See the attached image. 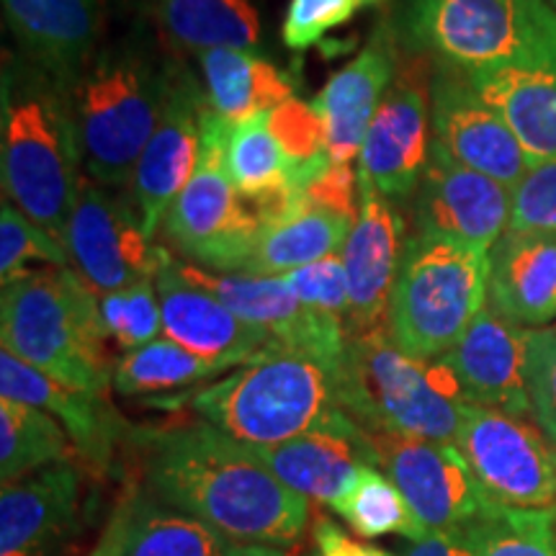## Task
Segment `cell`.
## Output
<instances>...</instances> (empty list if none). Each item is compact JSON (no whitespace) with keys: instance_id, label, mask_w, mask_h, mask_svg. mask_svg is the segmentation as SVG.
Returning <instances> with one entry per match:
<instances>
[{"instance_id":"6da1fadb","label":"cell","mask_w":556,"mask_h":556,"mask_svg":"<svg viewBox=\"0 0 556 556\" xmlns=\"http://www.w3.org/2000/svg\"><path fill=\"white\" fill-rule=\"evenodd\" d=\"M142 490L201 520L232 544L294 546L307 533L312 500L289 490L245 443L212 422L135 430Z\"/></svg>"},{"instance_id":"7a4b0ae2","label":"cell","mask_w":556,"mask_h":556,"mask_svg":"<svg viewBox=\"0 0 556 556\" xmlns=\"http://www.w3.org/2000/svg\"><path fill=\"white\" fill-rule=\"evenodd\" d=\"M3 191L31 222L67 245L83 148L73 93L26 58H9L0 99Z\"/></svg>"},{"instance_id":"3957f363","label":"cell","mask_w":556,"mask_h":556,"mask_svg":"<svg viewBox=\"0 0 556 556\" xmlns=\"http://www.w3.org/2000/svg\"><path fill=\"white\" fill-rule=\"evenodd\" d=\"M0 340L3 351L70 389L109 397L114 387L101 302L78 270L41 266L5 283Z\"/></svg>"},{"instance_id":"277c9868","label":"cell","mask_w":556,"mask_h":556,"mask_svg":"<svg viewBox=\"0 0 556 556\" xmlns=\"http://www.w3.org/2000/svg\"><path fill=\"white\" fill-rule=\"evenodd\" d=\"M189 405L245 446H278L353 420L340 402V374L276 343L229 377L189 394Z\"/></svg>"},{"instance_id":"5b68a950","label":"cell","mask_w":556,"mask_h":556,"mask_svg":"<svg viewBox=\"0 0 556 556\" xmlns=\"http://www.w3.org/2000/svg\"><path fill=\"white\" fill-rule=\"evenodd\" d=\"M340 402L361 428L456 443L469 405L446 361H420L394 345L387 328L348 336Z\"/></svg>"},{"instance_id":"8992f818","label":"cell","mask_w":556,"mask_h":556,"mask_svg":"<svg viewBox=\"0 0 556 556\" xmlns=\"http://www.w3.org/2000/svg\"><path fill=\"white\" fill-rule=\"evenodd\" d=\"M168 62L137 45L96 54L73 88L83 168L106 189H127L168 99Z\"/></svg>"},{"instance_id":"52a82bcc","label":"cell","mask_w":556,"mask_h":556,"mask_svg":"<svg viewBox=\"0 0 556 556\" xmlns=\"http://www.w3.org/2000/svg\"><path fill=\"white\" fill-rule=\"evenodd\" d=\"M490 250L443 235L407 238L387 309V330L407 356H446L486 304Z\"/></svg>"},{"instance_id":"ba28073f","label":"cell","mask_w":556,"mask_h":556,"mask_svg":"<svg viewBox=\"0 0 556 556\" xmlns=\"http://www.w3.org/2000/svg\"><path fill=\"white\" fill-rule=\"evenodd\" d=\"M402 31L420 54L467 75L556 62L546 0H405Z\"/></svg>"},{"instance_id":"9c48e42d","label":"cell","mask_w":556,"mask_h":556,"mask_svg":"<svg viewBox=\"0 0 556 556\" xmlns=\"http://www.w3.org/2000/svg\"><path fill=\"white\" fill-rule=\"evenodd\" d=\"M229 127L232 124L222 122L206 103L197 170L163 222L165 238L186 261L217 274H240L261 235L242 214L238 189L227 173Z\"/></svg>"},{"instance_id":"30bf717a","label":"cell","mask_w":556,"mask_h":556,"mask_svg":"<svg viewBox=\"0 0 556 556\" xmlns=\"http://www.w3.org/2000/svg\"><path fill=\"white\" fill-rule=\"evenodd\" d=\"M67 250L78 274L106 296L142 281H155L165 248L148 238L131 193L80 180L67 225Z\"/></svg>"},{"instance_id":"8fae6325","label":"cell","mask_w":556,"mask_h":556,"mask_svg":"<svg viewBox=\"0 0 556 556\" xmlns=\"http://www.w3.org/2000/svg\"><path fill=\"white\" fill-rule=\"evenodd\" d=\"M456 446L486 495L513 507L556 505V448L539 426L503 409L467 405Z\"/></svg>"},{"instance_id":"7c38bea8","label":"cell","mask_w":556,"mask_h":556,"mask_svg":"<svg viewBox=\"0 0 556 556\" xmlns=\"http://www.w3.org/2000/svg\"><path fill=\"white\" fill-rule=\"evenodd\" d=\"M173 263L186 281L219 299L248 325L266 330L276 345L317 358L340 374L348 348L345 323L330 312L304 307L281 276L217 274L189 261L173 258Z\"/></svg>"},{"instance_id":"4fadbf2b","label":"cell","mask_w":556,"mask_h":556,"mask_svg":"<svg viewBox=\"0 0 556 556\" xmlns=\"http://www.w3.org/2000/svg\"><path fill=\"white\" fill-rule=\"evenodd\" d=\"M371 446L377 467L400 486L430 536L462 531L492 500L456 443L371 433Z\"/></svg>"},{"instance_id":"5bb4252c","label":"cell","mask_w":556,"mask_h":556,"mask_svg":"<svg viewBox=\"0 0 556 556\" xmlns=\"http://www.w3.org/2000/svg\"><path fill=\"white\" fill-rule=\"evenodd\" d=\"M433 73L428 58H402L361 148L358 168L389 201L413 197L430 157L428 101Z\"/></svg>"},{"instance_id":"9a60e30c","label":"cell","mask_w":556,"mask_h":556,"mask_svg":"<svg viewBox=\"0 0 556 556\" xmlns=\"http://www.w3.org/2000/svg\"><path fill=\"white\" fill-rule=\"evenodd\" d=\"M168 99L148 148L137 160L129 193L135 199L148 238L163 227L170 206L186 189L201 155V119H204V88L180 62H168Z\"/></svg>"},{"instance_id":"2e32d148","label":"cell","mask_w":556,"mask_h":556,"mask_svg":"<svg viewBox=\"0 0 556 556\" xmlns=\"http://www.w3.org/2000/svg\"><path fill=\"white\" fill-rule=\"evenodd\" d=\"M433 142L456 163L516 189L531 170L523 148L503 116L477 93L462 70L438 62L430 83Z\"/></svg>"},{"instance_id":"e0dca14e","label":"cell","mask_w":556,"mask_h":556,"mask_svg":"<svg viewBox=\"0 0 556 556\" xmlns=\"http://www.w3.org/2000/svg\"><path fill=\"white\" fill-rule=\"evenodd\" d=\"M510 214L513 189L456 163L438 142L430 144L415 197V232L492 250L510 227Z\"/></svg>"},{"instance_id":"ac0fdd59","label":"cell","mask_w":556,"mask_h":556,"mask_svg":"<svg viewBox=\"0 0 556 556\" xmlns=\"http://www.w3.org/2000/svg\"><path fill=\"white\" fill-rule=\"evenodd\" d=\"M361 214L343 248L348 274L345 330L348 336L387 328L389 296L397 278L402 250H405V219L394 201L379 193L366 170L358 168Z\"/></svg>"},{"instance_id":"d6986e66","label":"cell","mask_w":556,"mask_h":556,"mask_svg":"<svg viewBox=\"0 0 556 556\" xmlns=\"http://www.w3.org/2000/svg\"><path fill=\"white\" fill-rule=\"evenodd\" d=\"M0 400L45 409L65 428L75 454L96 475H109L116 451L135 430L109 405V397L70 389L41 374L13 353H0Z\"/></svg>"},{"instance_id":"ffe728a7","label":"cell","mask_w":556,"mask_h":556,"mask_svg":"<svg viewBox=\"0 0 556 556\" xmlns=\"http://www.w3.org/2000/svg\"><path fill=\"white\" fill-rule=\"evenodd\" d=\"M155 287L160 312H163L165 338L201 358L227 368H238L274 343V338L266 330L248 325L245 319L229 312L219 299L186 281L178 274L168 250L163 253Z\"/></svg>"},{"instance_id":"44dd1931","label":"cell","mask_w":556,"mask_h":556,"mask_svg":"<svg viewBox=\"0 0 556 556\" xmlns=\"http://www.w3.org/2000/svg\"><path fill=\"white\" fill-rule=\"evenodd\" d=\"M526 353L528 330L484 304L443 361L454 368L469 405L528 417L531 400L526 387Z\"/></svg>"},{"instance_id":"7402d4cb","label":"cell","mask_w":556,"mask_h":556,"mask_svg":"<svg viewBox=\"0 0 556 556\" xmlns=\"http://www.w3.org/2000/svg\"><path fill=\"white\" fill-rule=\"evenodd\" d=\"M24 58L73 93L96 58L103 0H3Z\"/></svg>"},{"instance_id":"603a6c76","label":"cell","mask_w":556,"mask_h":556,"mask_svg":"<svg viewBox=\"0 0 556 556\" xmlns=\"http://www.w3.org/2000/svg\"><path fill=\"white\" fill-rule=\"evenodd\" d=\"M397 65L394 31L384 21L364 50L340 67L312 101L328 129V152L336 165H351L364 148L366 131L397 75Z\"/></svg>"},{"instance_id":"cb8c5ba5","label":"cell","mask_w":556,"mask_h":556,"mask_svg":"<svg viewBox=\"0 0 556 556\" xmlns=\"http://www.w3.org/2000/svg\"><path fill=\"white\" fill-rule=\"evenodd\" d=\"M83 503V471L52 464L0 492V556H47L70 536Z\"/></svg>"},{"instance_id":"d4e9b609","label":"cell","mask_w":556,"mask_h":556,"mask_svg":"<svg viewBox=\"0 0 556 556\" xmlns=\"http://www.w3.org/2000/svg\"><path fill=\"white\" fill-rule=\"evenodd\" d=\"M248 448L289 490L330 507L351 490L361 467L377 464L371 435L356 420L291 438L278 446Z\"/></svg>"},{"instance_id":"484cf974","label":"cell","mask_w":556,"mask_h":556,"mask_svg":"<svg viewBox=\"0 0 556 556\" xmlns=\"http://www.w3.org/2000/svg\"><path fill=\"white\" fill-rule=\"evenodd\" d=\"M486 302L520 328L556 317V235L510 232L490 250Z\"/></svg>"},{"instance_id":"4316f807","label":"cell","mask_w":556,"mask_h":556,"mask_svg":"<svg viewBox=\"0 0 556 556\" xmlns=\"http://www.w3.org/2000/svg\"><path fill=\"white\" fill-rule=\"evenodd\" d=\"M467 75V73H464ZM471 86L503 116L531 168L556 160V62L467 75Z\"/></svg>"},{"instance_id":"83f0119b","label":"cell","mask_w":556,"mask_h":556,"mask_svg":"<svg viewBox=\"0 0 556 556\" xmlns=\"http://www.w3.org/2000/svg\"><path fill=\"white\" fill-rule=\"evenodd\" d=\"M208 109L227 124H240L294 99V83L274 62L248 50L199 54Z\"/></svg>"},{"instance_id":"f1b7e54d","label":"cell","mask_w":556,"mask_h":556,"mask_svg":"<svg viewBox=\"0 0 556 556\" xmlns=\"http://www.w3.org/2000/svg\"><path fill=\"white\" fill-rule=\"evenodd\" d=\"M152 13L180 50H250L261 39L253 0H152Z\"/></svg>"},{"instance_id":"f546056e","label":"cell","mask_w":556,"mask_h":556,"mask_svg":"<svg viewBox=\"0 0 556 556\" xmlns=\"http://www.w3.org/2000/svg\"><path fill=\"white\" fill-rule=\"evenodd\" d=\"M356 222L325 208H304L281 225L266 229L255 240L240 274L283 276L289 270L323 261L345 248Z\"/></svg>"},{"instance_id":"4dcf8cb0","label":"cell","mask_w":556,"mask_h":556,"mask_svg":"<svg viewBox=\"0 0 556 556\" xmlns=\"http://www.w3.org/2000/svg\"><path fill=\"white\" fill-rule=\"evenodd\" d=\"M75 454L65 428L45 409L0 400V479L21 482Z\"/></svg>"},{"instance_id":"1f68e13d","label":"cell","mask_w":556,"mask_h":556,"mask_svg":"<svg viewBox=\"0 0 556 556\" xmlns=\"http://www.w3.org/2000/svg\"><path fill=\"white\" fill-rule=\"evenodd\" d=\"M232 541L135 486V516L124 556H227Z\"/></svg>"},{"instance_id":"d6a6232c","label":"cell","mask_w":556,"mask_h":556,"mask_svg":"<svg viewBox=\"0 0 556 556\" xmlns=\"http://www.w3.org/2000/svg\"><path fill=\"white\" fill-rule=\"evenodd\" d=\"M462 533L471 556H556V505L513 507L490 500Z\"/></svg>"},{"instance_id":"836d02e7","label":"cell","mask_w":556,"mask_h":556,"mask_svg":"<svg viewBox=\"0 0 556 556\" xmlns=\"http://www.w3.org/2000/svg\"><path fill=\"white\" fill-rule=\"evenodd\" d=\"M225 371L227 366L201 358L168 338H157L116 361L114 389L124 397H142L204 384Z\"/></svg>"},{"instance_id":"e575fe53","label":"cell","mask_w":556,"mask_h":556,"mask_svg":"<svg viewBox=\"0 0 556 556\" xmlns=\"http://www.w3.org/2000/svg\"><path fill=\"white\" fill-rule=\"evenodd\" d=\"M330 510L338 513L361 539H381L397 533V536H405L415 544V541L430 536L400 492V486L377 464L361 467L356 482Z\"/></svg>"},{"instance_id":"d590c367","label":"cell","mask_w":556,"mask_h":556,"mask_svg":"<svg viewBox=\"0 0 556 556\" xmlns=\"http://www.w3.org/2000/svg\"><path fill=\"white\" fill-rule=\"evenodd\" d=\"M268 114L229 127L225 163L238 193H261L289 184L291 163L270 131Z\"/></svg>"},{"instance_id":"8d00e7d4","label":"cell","mask_w":556,"mask_h":556,"mask_svg":"<svg viewBox=\"0 0 556 556\" xmlns=\"http://www.w3.org/2000/svg\"><path fill=\"white\" fill-rule=\"evenodd\" d=\"M67 258L70 250L65 242L54 240L21 208L3 204L0 208V281L3 287L31 270L29 263L34 261L45 263V266L67 268Z\"/></svg>"},{"instance_id":"74e56055","label":"cell","mask_w":556,"mask_h":556,"mask_svg":"<svg viewBox=\"0 0 556 556\" xmlns=\"http://www.w3.org/2000/svg\"><path fill=\"white\" fill-rule=\"evenodd\" d=\"M101 317L109 338L124 353L157 340V332L163 330V312L155 281H142L101 296Z\"/></svg>"},{"instance_id":"f35d334b","label":"cell","mask_w":556,"mask_h":556,"mask_svg":"<svg viewBox=\"0 0 556 556\" xmlns=\"http://www.w3.org/2000/svg\"><path fill=\"white\" fill-rule=\"evenodd\" d=\"M379 3L384 0H291L281 24V39L289 50H307L323 41L325 34Z\"/></svg>"},{"instance_id":"ab89813d","label":"cell","mask_w":556,"mask_h":556,"mask_svg":"<svg viewBox=\"0 0 556 556\" xmlns=\"http://www.w3.org/2000/svg\"><path fill=\"white\" fill-rule=\"evenodd\" d=\"M526 387L533 420L556 448V330H528Z\"/></svg>"},{"instance_id":"60d3db41","label":"cell","mask_w":556,"mask_h":556,"mask_svg":"<svg viewBox=\"0 0 556 556\" xmlns=\"http://www.w3.org/2000/svg\"><path fill=\"white\" fill-rule=\"evenodd\" d=\"M299 302L309 309L330 312L345 323L351 291H348V274L343 255H328V258L307 263V266L289 270L281 276Z\"/></svg>"},{"instance_id":"b9f144b4","label":"cell","mask_w":556,"mask_h":556,"mask_svg":"<svg viewBox=\"0 0 556 556\" xmlns=\"http://www.w3.org/2000/svg\"><path fill=\"white\" fill-rule=\"evenodd\" d=\"M268 124L291 165L307 163V160L328 152V129H325L315 103H304L299 99L283 101L281 106L270 111Z\"/></svg>"},{"instance_id":"7bdbcfd3","label":"cell","mask_w":556,"mask_h":556,"mask_svg":"<svg viewBox=\"0 0 556 556\" xmlns=\"http://www.w3.org/2000/svg\"><path fill=\"white\" fill-rule=\"evenodd\" d=\"M510 232L556 235V160L536 165L513 189Z\"/></svg>"},{"instance_id":"ee69618b","label":"cell","mask_w":556,"mask_h":556,"mask_svg":"<svg viewBox=\"0 0 556 556\" xmlns=\"http://www.w3.org/2000/svg\"><path fill=\"white\" fill-rule=\"evenodd\" d=\"M356 191L358 170H353L351 165L332 163L315 184H309L302 199L307 208H325V212H336L340 217L356 222L361 214V199H356Z\"/></svg>"},{"instance_id":"f6af8a7d","label":"cell","mask_w":556,"mask_h":556,"mask_svg":"<svg viewBox=\"0 0 556 556\" xmlns=\"http://www.w3.org/2000/svg\"><path fill=\"white\" fill-rule=\"evenodd\" d=\"M312 541H315L317 556H394L387 548L366 544L364 539L351 536L336 520L319 516L312 523Z\"/></svg>"},{"instance_id":"bcb514c9","label":"cell","mask_w":556,"mask_h":556,"mask_svg":"<svg viewBox=\"0 0 556 556\" xmlns=\"http://www.w3.org/2000/svg\"><path fill=\"white\" fill-rule=\"evenodd\" d=\"M131 516H135V486L127 490V495H122L119 503H116L114 513L109 516L99 541H96L88 556H124L129 541Z\"/></svg>"},{"instance_id":"7dc6e473","label":"cell","mask_w":556,"mask_h":556,"mask_svg":"<svg viewBox=\"0 0 556 556\" xmlns=\"http://www.w3.org/2000/svg\"><path fill=\"white\" fill-rule=\"evenodd\" d=\"M405 556H471V548L462 531L433 533V536L415 541Z\"/></svg>"},{"instance_id":"c3c4849f","label":"cell","mask_w":556,"mask_h":556,"mask_svg":"<svg viewBox=\"0 0 556 556\" xmlns=\"http://www.w3.org/2000/svg\"><path fill=\"white\" fill-rule=\"evenodd\" d=\"M227 556H294L281 546H266V544H232Z\"/></svg>"},{"instance_id":"681fc988","label":"cell","mask_w":556,"mask_h":556,"mask_svg":"<svg viewBox=\"0 0 556 556\" xmlns=\"http://www.w3.org/2000/svg\"><path fill=\"white\" fill-rule=\"evenodd\" d=\"M552 3H554V5H556V0H552Z\"/></svg>"}]
</instances>
